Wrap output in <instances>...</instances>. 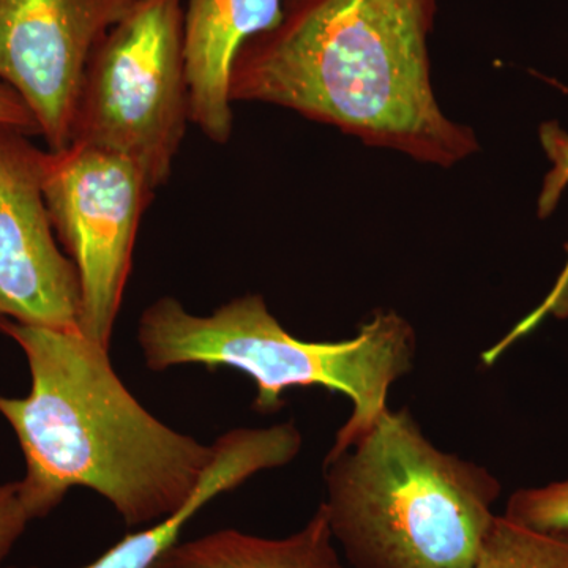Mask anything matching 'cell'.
Listing matches in <instances>:
<instances>
[{
	"instance_id": "obj_13",
	"label": "cell",
	"mask_w": 568,
	"mask_h": 568,
	"mask_svg": "<svg viewBox=\"0 0 568 568\" xmlns=\"http://www.w3.org/2000/svg\"><path fill=\"white\" fill-rule=\"evenodd\" d=\"M466 568H568V536L538 532L496 515L477 558Z\"/></svg>"
},
{
	"instance_id": "obj_4",
	"label": "cell",
	"mask_w": 568,
	"mask_h": 568,
	"mask_svg": "<svg viewBox=\"0 0 568 568\" xmlns=\"http://www.w3.org/2000/svg\"><path fill=\"white\" fill-rule=\"evenodd\" d=\"M145 366L166 372L183 365L233 368L256 384L253 407L276 413L287 388L324 387L346 395L353 413L327 457L366 435L388 409V392L414 368L417 335L395 312H377L342 342H305L286 331L263 295L245 294L194 315L174 297H160L138 321Z\"/></svg>"
},
{
	"instance_id": "obj_1",
	"label": "cell",
	"mask_w": 568,
	"mask_h": 568,
	"mask_svg": "<svg viewBox=\"0 0 568 568\" xmlns=\"http://www.w3.org/2000/svg\"><path fill=\"white\" fill-rule=\"evenodd\" d=\"M437 0H282V18L246 41L231 100L275 104L373 148L450 168L478 151L432 82Z\"/></svg>"
},
{
	"instance_id": "obj_9",
	"label": "cell",
	"mask_w": 568,
	"mask_h": 568,
	"mask_svg": "<svg viewBox=\"0 0 568 568\" xmlns=\"http://www.w3.org/2000/svg\"><path fill=\"white\" fill-rule=\"evenodd\" d=\"M282 18V0H183L190 122L216 144L233 133L231 71L239 51Z\"/></svg>"
},
{
	"instance_id": "obj_2",
	"label": "cell",
	"mask_w": 568,
	"mask_h": 568,
	"mask_svg": "<svg viewBox=\"0 0 568 568\" xmlns=\"http://www.w3.org/2000/svg\"><path fill=\"white\" fill-rule=\"evenodd\" d=\"M31 372L24 398L0 395L26 459L21 497L32 519L48 517L71 488H89L126 526L153 525L189 503L212 465L213 444L171 428L138 402L110 349L81 332L0 317Z\"/></svg>"
},
{
	"instance_id": "obj_12",
	"label": "cell",
	"mask_w": 568,
	"mask_h": 568,
	"mask_svg": "<svg viewBox=\"0 0 568 568\" xmlns=\"http://www.w3.org/2000/svg\"><path fill=\"white\" fill-rule=\"evenodd\" d=\"M538 136H540L541 148L547 153L549 162L552 163L551 171L545 178L540 196H538V216L547 219L558 207L560 196L568 186V133L558 122H545L538 130ZM548 316L559 317V320L568 317V260L547 298L525 320L519 321L495 346L481 354L480 358H484L481 361L484 365H495L506 354L508 347L514 346L523 336L536 331Z\"/></svg>"
},
{
	"instance_id": "obj_15",
	"label": "cell",
	"mask_w": 568,
	"mask_h": 568,
	"mask_svg": "<svg viewBox=\"0 0 568 568\" xmlns=\"http://www.w3.org/2000/svg\"><path fill=\"white\" fill-rule=\"evenodd\" d=\"M31 521L22 503L20 480L0 485V564L10 555Z\"/></svg>"
},
{
	"instance_id": "obj_8",
	"label": "cell",
	"mask_w": 568,
	"mask_h": 568,
	"mask_svg": "<svg viewBox=\"0 0 568 568\" xmlns=\"http://www.w3.org/2000/svg\"><path fill=\"white\" fill-rule=\"evenodd\" d=\"M44 163L28 134L0 125V317L81 332L80 274L55 242Z\"/></svg>"
},
{
	"instance_id": "obj_11",
	"label": "cell",
	"mask_w": 568,
	"mask_h": 568,
	"mask_svg": "<svg viewBox=\"0 0 568 568\" xmlns=\"http://www.w3.org/2000/svg\"><path fill=\"white\" fill-rule=\"evenodd\" d=\"M152 568H346L324 507L304 528L283 538L222 529L178 541Z\"/></svg>"
},
{
	"instance_id": "obj_6",
	"label": "cell",
	"mask_w": 568,
	"mask_h": 568,
	"mask_svg": "<svg viewBox=\"0 0 568 568\" xmlns=\"http://www.w3.org/2000/svg\"><path fill=\"white\" fill-rule=\"evenodd\" d=\"M153 193L141 168L119 153L81 144L47 152L44 201L80 274L81 334L108 349Z\"/></svg>"
},
{
	"instance_id": "obj_16",
	"label": "cell",
	"mask_w": 568,
	"mask_h": 568,
	"mask_svg": "<svg viewBox=\"0 0 568 568\" xmlns=\"http://www.w3.org/2000/svg\"><path fill=\"white\" fill-rule=\"evenodd\" d=\"M0 125L20 130L28 136L40 134L39 123L31 110L26 106L17 92L11 91L9 85L2 82H0Z\"/></svg>"
},
{
	"instance_id": "obj_17",
	"label": "cell",
	"mask_w": 568,
	"mask_h": 568,
	"mask_svg": "<svg viewBox=\"0 0 568 568\" xmlns=\"http://www.w3.org/2000/svg\"><path fill=\"white\" fill-rule=\"evenodd\" d=\"M130 2H134V0H130Z\"/></svg>"
},
{
	"instance_id": "obj_3",
	"label": "cell",
	"mask_w": 568,
	"mask_h": 568,
	"mask_svg": "<svg viewBox=\"0 0 568 568\" xmlns=\"http://www.w3.org/2000/svg\"><path fill=\"white\" fill-rule=\"evenodd\" d=\"M324 481L321 506L355 568L469 567L503 491L487 467L439 450L407 409L325 457Z\"/></svg>"
},
{
	"instance_id": "obj_7",
	"label": "cell",
	"mask_w": 568,
	"mask_h": 568,
	"mask_svg": "<svg viewBox=\"0 0 568 568\" xmlns=\"http://www.w3.org/2000/svg\"><path fill=\"white\" fill-rule=\"evenodd\" d=\"M130 0H0V82L21 97L50 152L71 144L92 52Z\"/></svg>"
},
{
	"instance_id": "obj_5",
	"label": "cell",
	"mask_w": 568,
	"mask_h": 568,
	"mask_svg": "<svg viewBox=\"0 0 568 568\" xmlns=\"http://www.w3.org/2000/svg\"><path fill=\"white\" fill-rule=\"evenodd\" d=\"M189 122L183 0H134L92 52L71 144L132 160L159 190Z\"/></svg>"
},
{
	"instance_id": "obj_10",
	"label": "cell",
	"mask_w": 568,
	"mask_h": 568,
	"mask_svg": "<svg viewBox=\"0 0 568 568\" xmlns=\"http://www.w3.org/2000/svg\"><path fill=\"white\" fill-rule=\"evenodd\" d=\"M304 439L294 422L267 428H235L213 443L212 465L189 503L175 514L130 534L99 559L81 568H152L174 547L183 528L215 497L241 487L246 480L290 465L301 454Z\"/></svg>"
},
{
	"instance_id": "obj_14",
	"label": "cell",
	"mask_w": 568,
	"mask_h": 568,
	"mask_svg": "<svg viewBox=\"0 0 568 568\" xmlns=\"http://www.w3.org/2000/svg\"><path fill=\"white\" fill-rule=\"evenodd\" d=\"M504 517L538 532L568 536V478L518 489L508 497Z\"/></svg>"
}]
</instances>
